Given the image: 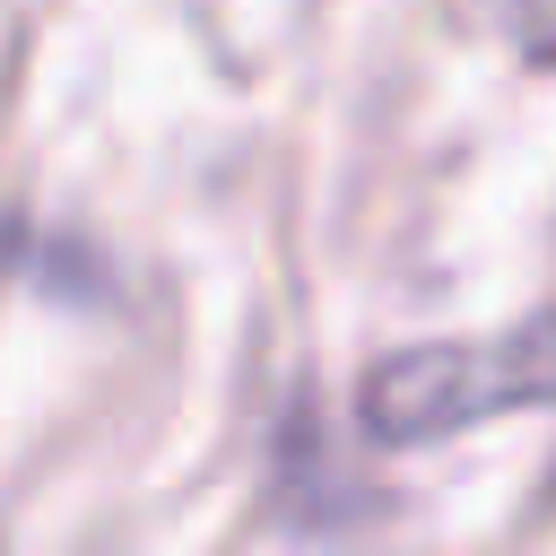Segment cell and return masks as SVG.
<instances>
[{
  "label": "cell",
  "instance_id": "1",
  "mask_svg": "<svg viewBox=\"0 0 556 556\" xmlns=\"http://www.w3.org/2000/svg\"><path fill=\"white\" fill-rule=\"evenodd\" d=\"M521 339H495V348H417L400 356L382 382H374V426L382 434H443V426H478L530 391L556 382V356H513Z\"/></svg>",
  "mask_w": 556,
  "mask_h": 556
}]
</instances>
